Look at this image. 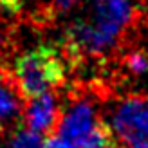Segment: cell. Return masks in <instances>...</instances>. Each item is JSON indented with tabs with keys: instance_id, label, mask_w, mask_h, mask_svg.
Returning <instances> with one entry per match:
<instances>
[{
	"instance_id": "obj_1",
	"label": "cell",
	"mask_w": 148,
	"mask_h": 148,
	"mask_svg": "<svg viewBox=\"0 0 148 148\" xmlns=\"http://www.w3.org/2000/svg\"><path fill=\"white\" fill-rule=\"evenodd\" d=\"M20 96L25 101L47 94L65 83V63L62 54L51 45H42L22 53L9 72Z\"/></svg>"
},
{
	"instance_id": "obj_2",
	"label": "cell",
	"mask_w": 148,
	"mask_h": 148,
	"mask_svg": "<svg viewBox=\"0 0 148 148\" xmlns=\"http://www.w3.org/2000/svg\"><path fill=\"white\" fill-rule=\"evenodd\" d=\"M110 130L125 148H139L148 143V96L128 94L119 101L112 114Z\"/></svg>"
},
{
	"instance_id": "obj_3",
	"label": "cell",
	"mask_w": 148,
	"mask_h": 148,
	"mask_svg": "<svg viewBox=\"0 0 148 148\" xmlns=\"http://www.w3.org/2000/svg\"><path fill=\"white\" fill-rule=\"evenodd\" d=\"M101 121L92 98H72L69 105L63 107L58 132L60 137L78 146Z\"/></svg>"
},
{
	"instance_id": "obj_4",
	"label": "cell",
	"mask_w": 148,
	"mask_h": 148,
	"mask_svg": "<svg viewBox=\"0 0 148 148\" xmlns=\"http://www.w3.org/2000/svg\"><path fill=\"white\" fill-rule=\"evenodd\" d=\"M94 24L119 40L127 31L139 27L141 13L130 0H96Z\"/></svg>"
},
{
	"instance_id": "obj_5",
	"label": "cell",
	"mask_w": 148,
	"mask_h": 148,
	"mask_svg": "<svg viewBox=\"0 0 148 148\" xmlns=\"http://www.w3.org/2000/svg\"><path fill=\"white\" fill-rule=\"evenodd\" d=\"M63 105L60 103L58 96L53 92L42 94L34 99H29L24 108V121L25 128L33 130L40 136H54L58 132V125L62 119Z\"/></svg>"
},
{
	"instance_id": "obj_6",
	"label": "cell",
	"mask_w": 148,
	"mask_h": 148,
	"mask_svg": "<svg viewBox=\"0 0 148 148\" xmlns=\"http://www.w3.org/2000/svg\"><path fill=\"white\" fill-rule=\"evenodd\" d=\"M24 98L20 96L11 74L0 69V128L18 121L20 114H24Z\"/></svg>"
},
{
	"instance_id": "obj_7",
	"label": "cell",
	"mask_w": 148,
	"mask_h": 148,
	"mask_svg": "<svg viewBox=\"0 0 148 148\" xmlns=\"http://www.w3.org/2000/svg\"><path fill=\"white\" fill-rule=\"evenodd\" d=\"M119 65L123 74L130 76H148V45L130 47L119 56Z\"/></svg>"
},
{
	"instance_id": "obj_8",
	"label": "cell",
	"mask_w": 148,
	"mask_h": 148,
	"mask_svg": "<svg viewBox=\"0 0 148 148\" xmlns=\"http://www.w3.org/2000/svg\"><path fill=\"white\" fill-rule=\"evenodd\" d=\"M11 148H43V141L40 134L27 128H18L13 134Z\"/></svg>"
},
{
	"instance_id": "obj_9",
	"label": "cell",
	"mask_w": 148,
	"mask_h": 148,
	"mask_svg": "<svg viewBox=\"0 0 148 148\" xmlns=\"http://www.w3.org/2000/svg\"><path fill=\"white\" fill-rule=\"evenodd\" d=\"M78 0H47V7H45V14H56L62 11H67L76 4Z\"/></svg>"
},
{
	"instance_id": "obj_10",
	"label": "cell",
	"mask_w": 148,
	"mask_h": 148,
	"mask_svg": "<svg viewBox=\"0 0 148 148\" xmlns=\"http://www.w3.org/2000/svg\"><path fill=\"white\" fill-rule=\"evenodd\" d=\"M43 148H76L72 143H69L67 139H63L60 136H51L45 139V143H43Z\"/></svg>"
},
{
	"instance_id": "obj_11",
	"label": "cell",
	"mask_w": 148,
	"mask_h": 148,
	"mask_svg": "<svg viewBox=\"0 0 148 148\" xmlns=\"http://www.w3.org/2000/svg\"><path fill=\"white\" fill-rule=\"evenodd\" d=\"M24 0H0V11L7 13H18Z\"/></svg>"
},
{
	"instance_id": "obj_12",
	"label": "cell",
	"mask_w": 148,
	"mask_h": 148,
	"mask_svg": "<svg viewBox=\"0 0 148 148\" xmlns=\"http://www.w3.org/2000/svg\"><path fill=\"white\" fill-rule=\"evenodd\" d=\"M108 148H125V146H123V145H119V143H114L112 146H108Z\"/></svg>"
},
{
	"instance_id": "obj_13",
	"label": "cell",
	"mask_w": 148,
	"mask_h": 148,
	"mask_svg": "<svg viewBox=\"0 0 148 148\" xmlns=\"http://www.w3.org/2000/svg\"><path fill=\"white\" fill-rule=\"evenodd\" d=\"M139 148H148V143H146V145H143V146H139Z\"/></svg>"
},
{
	"instance_id": "obj_14",
	"label": "cell",
	"mask_w": 148,
	"mask_h": 148,
	"mask_svg": "<svg viewBox=\"0 0 148 148\" xmlns=\"http://www.w3.org/2000/svg\"><path fill=\"white\" fill-rule=\"evenodd\" d=\"M0 69H2V67H0Z\"/></svg>"
}]
</instances>
